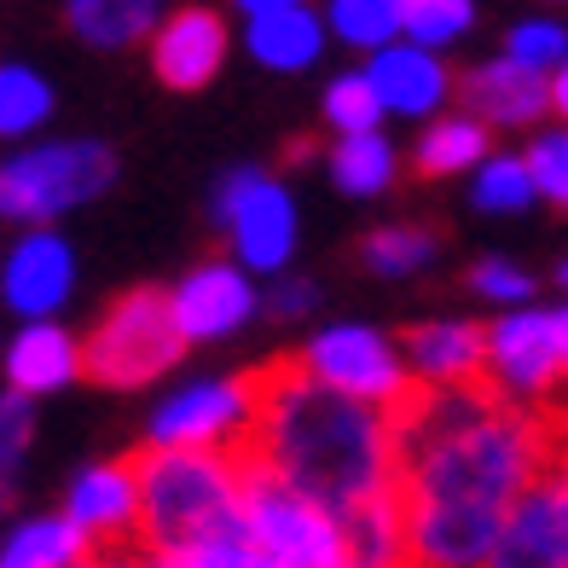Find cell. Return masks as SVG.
<instances>
[{
  "label": "cell",
  "instance_id": "obj_1",
  "mask_svg": "<svg viewBox=\"0 0 568 568\" xmlns=\"http://www.w3.org/2000/svg\"><path fill=\"white\" fill-rule=\"evenodd\" d=\"M551 418L487 389H418L395 412V499L412 568H481L516 494L557 453Z\"/></svg>",
  "mask_w": 568,
  "mask_h": 568
},
{
  "label": "cell",
  "instance_id": "obj_2",
  "mask_svg": "<svg viewBox=\"0 0 568 568\" xmlns=\"http://www.w3.org/2000/svg\"><path fill=\"white\" fill-rule=\"evenodd\" d=\"M255 429L244 458L262 464L267 476L296 487L302 499H314L325 516H354L383 494H395V418L377 406H359L320 389L314 377H302L284 359L255 366Z\"/></svg>",
  "mask_w": 568,
  "mask_h": 568
},
{
  "label": "cell",
  "instance_id": "obj_3",
  "mask_svg": "<svg viewBox=\"0 0 568 568\" xmlns=\"http://www.w3.org/2000/svg\"><path fill=\"white\" fill-rule=\"evenodd\" d=\"M140 476V539L158 562H180L215 534L239 528L244 453H134Z\"/></svg>",
  "mask_w": 568,
  "mask_h": 568
},
{
  "label": "cell",
  "instance_id": "obj_4",
  "mask_svg": "<svg viewBox=\"0 0 568 568\" xmlns=\"http://www.w3.org/2000/svg\"><path fill=\"white\" fill-rule=\"evenodd\" d=\"M116 151L105 140H30L0 158V221L30 232L59 226L116 186Z\"/></svg>",
  "mask_w": 568,
  "mask_h": 568
},
{
  "label": "cell",
  "instance_id": "obj_5",
  "mask_svg": "<svg viewBox=\"0 0 568 568\" xmlns=\"http://www.w3.org/2000/svg\"><path fill=\"white\" fill-rule=\"evenodd\" d=\"M180 359H186V343L174 331L163 284H134V291L111 296V307L82 337V377L93 389H111V395L151 389Z\"/></svg>",
  "mask_w": 568,
  "mask_h": 568
},
{
  "label": "cell",
  "instance_id": "obj_6",
  "mask_svg": "<svg viewBox=\"0 0 568 568\" xmlns=\"http://www.w3.org/2000/svg\"><path fill=\"white\" fill-rule=\"evenodd\" d=\"M210 226L221 232L226 244V262L244 267L255 284H273L278 273L296 267V250H302V210L291 186L262 169V163H239L215 180L210 192Z\"/></svg>",
  "mask_w": 568,
  "mask_h": 568
},
{
  "label": "cell",
  "instance_id": "obj_7",
  "mask_svg": "<svg viewBox=\"0 0 568 568\" xmlns=\"http://www.w3.org/2000/svg\"><path fill=\"white\" fill-rule=\"evenodd\" d=\"M255 372L186 377L163 389L145 412L140 447L145 453H244L255 429Z\"/></svg>",
  "mask_w": 568,
  "mask_h": 568
},
{
  "label": "cell",
  "instance_id": "obj_8",
  "mask_svg": "<svg viewBox=\"0 0 568 568\" xmlns=\"http://www.w3.org/2000/svg\"><path fill=\"white\" fill-rule=\"evenodd\" d=\"M291 366L302 377H314L320 389L343 395V400H359V406H377V412H389V418L418 395V383H412L406 359H400V343L372 320L320 325L314 337L291 354Z\"/></svg>",
  "mask_w": 568,
  "mask_h": 568
},
{
  "label": "cell",
  "instance_id": "obj_9",
  "mask_svg": "<svg viewBox=\"0 0 568 568\" xmlns=\"http://www.w3.org/2000/svg\"><path fill=\"white\" fill-rule=\"evenodd\" d=\"M239 523L250 534V546L273 557L278 568H348L337 516H325L314 499H302L296 487H284L250 458H244V487H239Z\"/></svg>",
  "mask_w": 568,
  "mask_h": 568
},
{
  "label": "cell",
  "instance_id": "obj_10",
  "mask_svg": "<svg viewBox=\"0 0 568 568\" xmlns=\"http://www.w3.org/2000/svg\"><path fill=\"white\" fill-rule=\"evenodd\" d=\"M487 331V359H481V389L505 400V406H523L539 412L557 395V337H551V307H510L499 314Z\"/></svg>",
  "mask_w": 568,
  "mask_h": 568
},
{
  "label": "cell",
  "instance_id": "obj_11",
  "mask_svg": "<svg viewBox=\"0 0 568 568\" xmlns=\"http://www.w3.org/2000/svg\"><path fill=\"white\" fill-rule=\"evenodd\" d=\"M481 568H568V429H557L546 470L505 510V528Z\"/></svg>",
  "mask_w": 568,
  "mask_h": 568
},
{
  "label": "cell",
  "instance_id": "obj_12",
  "mask_svg": "<svg viewBox=\"0 0 568 568\" xmlns=\"http://www.w3.org/2000/svg\"><path fill=\"white\" fill-rule=\"evenodd\" d=\"M169 314L186 348H210V343H232L239 331H250L262 320V284L244 267H232L226 255L186 267L169 284Z\"/></svg>",
  "mask_w": 568,
  "mask_h": 568
},
{
  "label": "cell",
  "instance_id": "obj_13",
  "mask_svg": "<svg viewBox=\"0 0 568 568\" xmlns=\"http://www.w3.org/2000/svg\"><path fill=\"white\" fill-rule=\"evenodd\" d=\"M75 278H82V262H75V244L59 226H30L0 250V307L18 325L64 320Z\"/></svg>",
  "mask_w": 568,
  "mask_h": 568
},
{
  "label": "cell",
  "instance_id": "obj_14",
  "mask_svg": "<svg viewBox=\"0 0 568 568\" xmlns=\"http://www.w3.org/2000/svg\"><path fill=\"white\" fill-rule=\"evenodd\" d=\"M59 516L88 539V551H122L140 539V476L134 453L122 458H93L64 481Z\"/></svg>",
  "mask_w": 568,
  "mask_h": 568
},
{
  "label": "cell",
  "instance_id": "obj_15",
  "mask_svg": "<svg viewBox=\"0 0 568 568\" xmlns=\"http://www.w3.org/2000/svg\"><path fill=\"white\" fill-rule=\"evenodd\" d=\"M151 75L169 93H203L226 64V18L215 7H174L163 12V23L151 30Z\"/></svg>",
  "mask_w": 568,
  "mask_h": 568
},
{
  "label": "cell",
  "instance_id": "obj_16",
  "mask_svg": "<svg viewBox=\"0 0 568 568\" xmlns=\"http://www.w3.org/2000/svg\"><path fill=\"white\" fill-rule=\"evenodd\" d=\"M400 343V359L418 389H481V359H487V331L476 320L435 314L418 320Z\"/></svg>",
  "mask_w": 568,
  "mask_h": 568
},
{
  "label": "cell",
  "instance_id": "obj_17",
  "mask_svg": "<svg viewBox=\"0 0 568 568\" xmlns=\"http://www.w3.org/2000/svg\"><path fill=\"white\" fill-rule=\"evenodd\" d=\"M0 377H7V389L23 395V400L64 395L70 383H82V337H75L64 320L18 325L7 337V348H0Z\"/></svg>",
  "mask_w": 568,
  "mask_h": 568
},
{
  "label": "cell",
  "instance_id": "obj_18",
  "mask_svg": "<svg viewBox=\"0 0 568 568\" xmlns=\"http://www.w3.org/2000/svg\"><path fill=\"white\" fill-rule=\"evenodd\" d=\"M366 82L377 93L383 116L429 122V116H442L447 99H453V70L442 64V53H424V47H412V41H395V47H383V53H372Z\"/></svg>",
  "mask_w": 568,
  "mask_h": 568
},
{
  "label": "cell",
  "instance_id": "obj_19",
  "mask_svg": "<svg viewBox=\"0 0 568 568\" xmlns=\"http://www.w3.org/2000/svg\"><path fill=\"white\" fill-rule=\"evenodd\" d=\"M453 93L464 99V116H476L487 134H494V128H539V116L551 111L546 75L510 64L505 53L476 64L464 82H453Z\"/></svg>",
  "mask_w": 568,
  "mask_h": 568
},
{
  "label": "cell",
  "instance_id": "obj_20",
  "mask_svg": "<svg viewBox=\"0 0 568 568\" xmlns=\"http://www.w3.org/2000/svg\"><path fill=\"white\" fill-rule=\"evenodd\" d=\"M244 53L262 64V70H278V75H296L307 64H320L325 53V18L314 7H284V12H262L244 23Z\"/></svg>",
  "mask_w": 568,
  "mask_h": 568
},
{
  "label": "cell",
  "instance_id": "obj_21",
  "mask_svg": "<svg viewBox=\"0 0 568 568\" xmlns=\"http://www.w3.org/2000/svg\"><path fill=\"white\" fill-rule=\"evenodd\" d=\"M163 12H169V0H64L70 36L93 47V53H128V47L151 41Z\"/></svg>",
  "mask_w": 568,
  "mask_h": 568
},
{
  "label": "cell",
  "instance_id": "obj_22",
  "mask_svg": "<svg viewBox=\"0 0 568 568\" xmlns=\"http://www.w3.org/2000/svg\"><path fill=\"white\" fill-rule=\"evenodd\" d=\"M93 551L88 539L75 534L59 510H41V516H18L0 534V568H82Z\"/></svg>",
  "mask_w": 568,
  "mask_h": 568
},
{
  "label": "cell",
  "instance_id": "obj_23",
  "mask_svg": "<svg viewBox=\"0 0 568 568\" xmlns=\"http://www.w3.org/2000/svg\"><path fill=\"white\" fill-rule=\"evenodd\" d=\"M337 528H343V562L348 568H412L406 516H400V499L395 494L359 505L354 516H343Z\"/></svg>",
  "mask_w": 568,
  "mask_h": 568
},
{
  "label": "cell",
  "instance_id": "obj_24",
  "mask_svg": "<svg viewBox=\"0 0 568 568\" xmlns=\"http://www.w3.org/2000/svg\"><path fill=\"white\" fill-rule=\"evenodd\" d=\"M325 169H331V186H337L343 197L372 203V197H383L400 180V151H395V140L383 134V128L377 134H343L337 145H331Z\"/></svg>",
  "mask_w": 568,
  "mask_h": 568
},
{
  "label": "cell",
  "instance_id": "obj_25",
  "mask_svg": "<svg viewBox=\"0 0 568 568\" xmlns=\"http://www.w3.org/2000/svg\"><path fill=\"white\" fill-rule=\"evenodd\" d=\"M487 151H494V134L476 122V116H429L418 145H412V169H418L424 180H453V174H470Z\"/></svg>",
  "mask_w": 568,
  "mask_h": 568
},
{
  "label": "cell",
  "instance_id": "obj_26",
  "mask_svg": "<svg viewBox=\"0 0 568 568\" xmlns=\"http://www.w3.org/2000/svg\"><path fill=\"white\" fill-rule=\"evenodd\" d=\"M435 255H442V232L424 221H383L359 239V267L377 278H395V284L429 273Z\"/></svg>",
  "mask_w": 568,
  "mask_h": 568
},
{
  "label": "cell",
  "instance_id": "obj_27",
  "mask_svg": "<svg viewBox=\"0 0 568 568\" xmlns=\"http://www.w3.org/2000/svg\"><path fill=\"white\" fill-rule=\"evenodd\" d=\"M59 93L41 70L30 64H0V145H23L36 140L47 116H53Z\"/></svg>",
  "mask_w": 568,
  "mask_h": 568
},
{
  "label": "cell",
  "instance_id": "obj_28",
  "mask_svg": "<svg viewBox=\"0 0 568 568\" xmlns=\"http://www.w3.org/2000/svg\"><path fill=\"white\" fill-rule=\"evenodd\" d=\"M325 36L354 53H383L400 41V0H325Z\"/></svg>",
  "mask_w": 568,
  "mask_h": 568
},
{
  "label": "cell",
  "instance_id": "obj_29",
  "mask_svg": "<svg viewBox=\"0 0 568 568\" xmlns=\"http://www.w3.org/2000/svg\"><path fill=\"white\" fill-rule=\"evenodd\" d=\"M470 203L481 215H528L534 210V180L523 169V151H487L470 169Z\"/></svg>",
  "mask_w": 568,
  "mask_h": 568
},
{
  "label": "cell",
  "instance_id": "obj_30",
  "mask_svg": "<svg viewBox=\"0 0 568 568\" xmlns=\"http://www.w3.org/2000/svg\"><path fill=\"white\" fill-rule=\"evenodd\" d=\"M476 23V0H400V41L442 53V47L464 41Z\"/></svg>",
  "mask_w": 568,
  "mask_h": 568
},
{
  "label": "cell",
  "instance_id": "obj_31",
  "mask_svg": "<svg viewBox=\"0 0 568 568\" xmlns=\"http://www.w3.org/2000/svg\"><path fill=\"white\" fill-rule=\"evenodd\" d=\"M30 447H36V400L0 389V510H12V499H18Z\"/></svg>",
  "mask_w": 568,
  "mask_h": 568
},
{
  "label": "cell",
  "instance_id": "obj_32",
  "mask_svg": "<svg viewBox=\"0 0 568 568\" xmlns=\"http://www.w3.org/2000/svg\"><path fill=\"white\" fill-rule=\"evenodd\" d=\"M320 111H325L331 128H337V140H343V134H377V128H383V105H377V93H372V82H366V70L331 75Z\"/></svg>",
  "mask_w": 568,
  "mask_h": 568
},
{
  "label": "cell",
  "instance_id": "obj_33",
  "mask_svg": "<svg viewBox=\"0 0 568 568\" xmlns=\"http://www.w3.org/2000/svg\"><path fill=\"white\" fill-rule=\"evenodd\" d=\"M464 284H470V296H481L487 307H499V314H510V307H534V296H539V278L528 267L505 262V255H481V262L464 273Z\"/></svg>",
  "mask_w": 568,
  "mask_h": 568
},
{
  "label": "cell",
  "instance_id": "obj_34",
  "mask_svg": "<svg viewBox=\"0 0 568 568\" xmlns=\"http://www.w3.org/2000/svg\"><path fill=\"white\" fill-rule=\"evenodd\" d=\"M523 169L534 180V197L539 203H557V210H568V128H539V134L528 140L523 151Z\"/></svg>",
  "mask_w": 568,
  "mask_h": 568
},
{
  "label": "cell",
  "instance_id": "obj_35",
  "mask_svg": "<svg viewBox=\"0 0 568 568\" xmlns=\"http://www.w3.org/2000/svg\"><path fill=\"white\" fill-rule=\"evenodd\" d=\"M505 59L523 64L534 75H551L562 59H568V30L557 18H523L516 30L505 36Z\"/></svg>",
  "mask_w": 568,
  "mask_h": 568
},
{
  "label": "cell",
  "instance_id": "obj_36",
  "mask_svg": "<svg viewBox=\"0 0 568 568\" xmlns=\"http://www.w3.org/2000/svg\"><path fill=\"white\" fill-rule=\"evenodd\" d=\"M169 568H278V562L255 551L250 534H244V523H239V528L215 534L210 546H197L192 557H180V562H169Z\"/></svg>",
  "mask_w": 568,
  "mask_h": 568
},
{
  "label": "cell",
  "instance_id": "obj_37",
  "mask_svg": "<svg viewBox=\"0 0 568 568\" xmlns=\"http://www.w3.org/2000/svg\"><path fill=\"white\" fill-rule=\"evenodd\" d=\"M314 307H320V278H307V273H296V267L278 273L267 291H262V314H273V320H284V325L307 320Z\"/></svg>",
  "mask_w": 568,
  "mask_h": 568
},
{
  "label": "cell",
  "instance_id": "obj_38",
  "mask_svg": "<svg viewBox=\"0 0 568 568\" xmlns=\"http://www.w3.org/2000/svg\"><path fill=\"white\" fill-rule=\"evenodd\" d=\"M88 568H163V562L151 551H140V546H122V551H93Z\"/></svg>",
  "mask_w": 568,
  "mask_h": 568
},
{
  "label": "cell",
  "instance_id": "obj_39",
  "mask_svg": "<svg viewBox=\"0 0 568 568\" xmlns=\"http://www.w3.org/2000/svg\"><path fill=\"white\" fill-rule=\"evenodd\" d=\"M546 93H551V111H557V122L568 128V59L546 75Z\"/></svg>",
  "mask_w": 568,
  "mask_h": 568
},
{
  "label": "cell",
  "instance_id": "obj_40",
  "mask_svg": "<svg viewBox=\"0 0 568 568\" xmlns=\"http://www.w3.org/2000/svg\"><path fill=\"white\" fill-rule=\"evenodd\" d=\"M551 337H557V372L568 377V302L551 307Z\"/></svg>",
  "mask_w": 568,
  "mask_h": 568
},
{
  "label": "cell",
  "instance_id": "obj_41",
  "mask_svg": "<svg viewBox=\"0 0 568 568\" xmlns=\"http://www.w3.org/2000/svg\"><path fill=\"white\" fill-rule=\"evenodd\" d=\"M244 18H262V12H284V7H307V0H232Z\"/></svg>",
  "mask_w": 568,
  "mask_h": 568
},
{
  "label": "cell",
  "instance_id": "obj_42",
  "mask_svg": "<svg viewBox=\"0 0 568 568\" xmlns=\"http://www.w3.org/2000/svg\"><path fill=\"white\" fill-rule=\"evenodd\" d=\"M557 284H562V291H568V255H562V267H557Z\"/></svg>",
  "mask_w": 568,
  "mask_h": 568
},
{
  "label": "cell",
  "instance_id": "obj_43",
  "mask_svg": "<svg viewBox=\"0 0 568 568\" xmlns=\"http://www.w3.org/2000/svg\"><path fill=\"white\" fill-rule=\"evenodd\" d=\"M163 568H169V562H163Z\"/></svg>",
  "mask_w": 568,
  "mask_h": 568
}]
</instances>
